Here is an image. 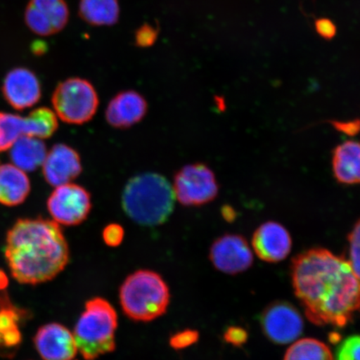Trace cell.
<instances>
[{
  "label": "cell",
  "instance_id": "obj_1",
  "mask_svg": "<svg viewBox=\"0 0 360 360\" xmlns=\"http://www.w3.org/2000/svg\"><path fill=\"white\" fill-rule=\"evenodd\" d=\"M292 285L310 321L345 327L360 308V283L348 260L325 249L296 256Z\"/></svg>",
  "mask_w": 360,
  "mask_h": 360
},
{
  "label": "cell",
  "instance_id": "obj_2",
  "mask_svg": "<svg viewBox=\"0 0 360 360\" xmlns=\"http://www.w3.org/2000/svg\"><path fill=\"white\" fill-rule=\"evenodd\" d=\"M4 254L12 276L22 285L52 281L70 260L60 224L43 218L18 220L7 233Z\"/></svg>",
  "mask_w": 360,
  "mask_h": 360
},
{
  "label": "cell",
  "instance_id": "obj_3",
  "mask_svg": "<svg viewBox=\"0 0 360 360\" xmlns=\"http://www.w3.org/2000/svg\"><path fill=\"white\" fill-rule=\"evenodd\" d=\"M126 214L142 226H158L172 214L175 199L173 187L163 175L138 174L129 179L122 193Z\"/></svg>",
  "mask_w": 360,
  "mask_h": 360
},
{
  "label": "cell",
  "instance_id": "obj_4",
  "mask_svg": "<svg viewBox=\"0 0 360 360\" xmlns=\"http://www.w3.org/2000/svg\"><path fill=\"white\" fill-rule=\"evenodd\" d=\"M120 301L126 316L134 321L150 322L167 311L169 289L159 274L139 269L121 285Z\"/></svg>",
  "mask_w": 360,
  "mask_h": 360
},
{
  "label": "cell",
  "instance_id": "obj_5",
  "mask_svg": "<svg viewBox=\"0 0 360 360\" xmlns=\"http://www.w3.org/2000/svg\"><path fill=\"white\" fill-rule=\"evenodd\" d=\"M118 314L109 301L96 297L87 301L76 323L74 336L79 352L85 360H96L114 352Z\"/></svg>",
  "mask_w": 360,
  "mask_h": 360
},
{
  "label": "cell",
  "instance_id": "obj_6",
  "mask_svg": "<svg viewBox=\"0 0 360 360\" xmlns=\"http://www.w3.org/2000/svg\"><path fill=\"white\" fill-rule=\"evenodd\" d=\"M53 110L65 123L80 125L96 115L98 96L89 81L70 78L58 84L52 96Z\"/></svg>",
  "mask_w": 360,
  "mask_h": 360
},
{
  "label": "cell",
  "instance_id": "obj_7",
  "mask_svg": "<svg viewBox=\"0 0 360 360\" xmlns=\"http://www.w3.org/2000/svg\"><path fill=\"white\" fill-rule=\"evenodd\" d=\"M58 127V116L48 108H39L26 117L0 112V152L10 150L22 136L51 138Z\"/></svg>",
  "mask_w": 360,
  "mask_h": 360
},
{
  "label": "cell",
  "instance_id": "obj_8",
  "mask_svg": "<svg viewBox=\"0 0 360 360\" xmlns=\"http://www.w3.org/2000/svg\"><path fill=\"white\" fill-rule=\"evenodd\" d=\"M175 199L184 206H201L215 200L219 184L212 169L201 164L184 166L174 175Z\"/></svg>",
  "mask_w": 360,
  "mask_h": 360
},
{
  "label": "cell",
  "instance_id": "obj_9",
  "mask_svg": "<svg viewBox=\"0 0 360 360\" xmlns=\"http://www.w3.org/2000/svg\"><path fill=\"white\" fill-rule=\"evenodd\" d=\"M47 208L53 221L65 226H75L87 219L92 209L91 195L79 184H63L56 187L49 197Z\"/></svg>",
  "mask_w": 360,
  "mask_h": 360
},
{
  "label": "cell",
  "instance_id": "obj_10",
  "mask_svg": "<svg viewBox=\"0 0 360 360\" xmlns=\"http://www.w3.org/2000/svg\"><path fill=\"white\" fill-rule=\"evenodd\" d=\"M259 321L264 335L278 345L294 342L304 330L303 319L298 309L285 301L267 306L261 314Z\"/></svg>",
  "mask_w": 360,
  "mask_h": 360
},
{
  "label": "cell",
  "instance_id": "obj_11",
  "mask_svg": "<svg viewBox=\"0 0 360 360\" xmlns=\"http://www.w3.org/2000/svg\"><path fill=\"white\" fill-rule=\"evenodd\" d=\"M210 259L215 269L228 274L246 271L254 258L245 238L238 235H224L216 240L210 250Z\"/></svg>",
  "mask_w": 360,
  "mask_h": 360
},
{
  "label": "cell",
  "instance_id": "obj_12",
  "mask_svg": "<svg viewBox=\"0 0 360 360\" xmlns=\"http://www.w3.org/2000/svg\"><path fill=\"white\" fill-rule=\"evenodd\" d=\"M34 343L44 360H74L79 352L74 335L61 323L40 327Z\"/></svg>",
  "mask_w": 360,
  "mask_h": 360
},
{
  "label": "cell",
  "instance_id": "obj_13",
  "mask_svg": "<svg viewBox=\"0 0 360 360\" xmlns=\"http://www.w3.org/2000/svg\"><path fill=\"white\" fill-rule=\"evenodd\" d=\"M43 174L53 187L70 184L82 173L79 153L65 143H57L47 153L44 161Z\"/></svg>",
  "mask_w": 360,
  "mask_h": 360
},
{
  "label": "cell",
  "instance_id": "obj_14",
  "mask_svg": "<svg viewBox=\"0 0 360 360\" xmlns=\"http://www.w3.org/2000/svg\"><path fill=\"white\" fill-rule=\"evenodd\" d=\"M2 92L8 105L18 110L35 105L42 96L37 76L25 68H16L8 72L4 80Z\"/></svg>",
  "mask_w": 360,
  "mask_h": 360
},
{
  "label": "cell",
  "instance_id": "obj_15",
  "mask_svg": "<svg viewBox=\"0 0 360 360\" xmlns=\"http://www.w3.org/2000/svg\"><path fill=\"white\" fill-rule=\"evenodd\" d=\"M252 245L259 258L266 262L276 263L289 255L292 240L289 231L282 224L269 221L256 229Z\"/></svg>",
  "mask_w": 360,
  "mask_h": 360
},
{
  "label": "cell",
  "instance_id": "obj_16",
  "mask_svg": "<svg viewBox=\"0 0 360 360\" xmlns=\"http://www.w3.org/2000/svg\"><path fill=\"white\" fill-rule=\"evenodd\" d=\"M148 111L146 98L134 90H125L112 98L105 111L108 124L116 129L132 127L145 118Z\"/></svg>",
  "mask_w": 360,
  "mask_h": 360
},
{
  "label": "cell",
  "instance_id": "obj_17",
  "mask_svg": "<svg viewBox=\"0 0 360 360\" xmlns=\"http://www.w3.org/2000/svg\"><path fill=\"white\" fill-rule=\"evenodd\" d=\"M333 172L338 182L345 186L360 184V142L345 141L333 152Z\"/></svg>",
  "mask_w": 360,
  "mask_h": 360
},
{
  "label": "cell",
  "instance_id": "obj_18",
  "mask_svg": "<svg viewBox=\"0 0 360 360\" xmlns=\"http://www.w3.org/2000/svg\"><path fill=\"white\" fill-rule=\"evenodd\" d=\"M30 188L25 171L13 164L0 165V204L8 207L21 205L29 196Z\"/></svg>",
  "mask_w": 360,
  "mask_h": 360
},
{
  "label": "cell",
  "instance_id": "obj_19",
  "mask_svg": "<svg viewBox=\"0 0 360 360\" xmlns=\"http://www.w3.org/2000/svg\"><path fill=\"white\" fill-rule=\"evenodd\" d=\"M8 150L13 165L25 172H32L42 166L48 153L42 139L29 136L17 139Z\"/></svg>",
  "mask_w": 360,
  "mask_h": 360
},
{
  "label": "cell",
  "instance_id": "obj_20",
  "mask_svg": "<svg viewBox=\"0 0 360 360\" xmlns=\"http://www.w3.org/2000/svg\"><path fill=\"white\" fill-rule=\"evenodd\" d=\"M79 15L89 24L112 25L118 21V0H80Z\"/></svg>",
  "mask_w": 360,
  "mask_h": 360
},
{
  "label": "cell",
  "instance_id": "obj_21",
  "mask_svg": "<svg viewBox=\"0 0 360 360\" xmlns=\"http://www.w3.org/2000/svg\"><path fill=\"white\" fill-rule=\"evenodd\" d=\"M283 360H334L328 346L314 339L296 341L287 350Z\"/></svg>",
  "mask_w": 360,
  "mask_h": 360
},
{
  "label": "cell",
  "instance_id": "obj_22",
  "mask_svg": "<svg viewBox=\"0 0 360 360\" xmlns=\"http://www.w3.org/2000/svg\"><path fill=\"white\" fill-rule=\"evenodd\" d=\"M29 4L46 18L56 34L64 29L69 20V8L65 0H30Z\"/></svg>",
  "mask_w": 360,
  "mask_h": 360
},
{
  "label": "cell",
  "instance_id": "obj_23",
  "mask_svg": "<svg viewBox=\"0 0 360 360\" xmlns=\"http://www.w3.org/2000/svg\"><path fill=\"white\" fill-rule=\"evenodd\" d=\"M25 22L27 26L36 34L49 36L55 34L51 22L48 21L37 8L29 4L25 11Z\"/></svg>",
  "mask_w": 360,
  "mask_h": 360
},
{
  "label": "cell",
  "instance_id": "obj_24",
  "mask_svg": "<svg viewBox=\"0 0 360 360\" xmlns=\"http://www.w3.org/2000/svg\"><path fill=\"white\" fill-rule=\"evenodd\" d=\"M348 262L360 283V219L354 224L349 237Z\"/></svg>",
  "mask_w": 360,
  "mask_h": 360
},
{
  "label": "cell",
  "instance_id": "obj_25",
  "mask_svg": "<svg viewBox=\"0 0 360 360\" xmlns=\"http://www.w3.org/2000/svg\"><path fill=\"white\" fill-rule=\"evenodd\" d=\"M334 360H360V335L349 336L342 341Z\"/></svg>",
  "mask_w": 360,
  "mask_h": 360
},
{
  "label": "cell",
  "instance_id": "obj_26",
  "mask_svg": "<svg viewBox=\"0 0 360 360\" xmlns=\"http://www.w3.org/2000/svg\"><path fill=\"white\" fill-rule=\"evenodd\" d=\"M199 332L193 330H184L175 333L169 339V345L175 350L186 349L199 340Z\"/></svg>",
  "mask_w": 360,
  "mask_h": 360
},
{
  "label": "cell",
  "instance_id": "obj_27",
  "mask_svg": "<svg viewBox=\"0 0 360 360\" xmlns=\"http://www.w3.org/2000/svg\"><path fill=\"white\" fill-rule=\"evenodd\" d=\"M103 242L109 247H118L124 240V228L118 224H110L103 229L102 233Z\"/></svg>",
  "mask_w": 360,
  "mask_h": 360
},
{
  "label": "cell",
  "instance_id": "obj_28",
  "mask_svg": "<svg viewBox=\"0 0 360 360\" xmlns=\"http://www.w3.org/2000/svg\"><path fill=\"white\" fill-rule=\"evenodd\" d=\"M224 339L229 344L235 346L244 345L248 339V334L244 328L240 327H229L224 332Z\"/></svg>",
  "mask_w": 360,
  "mask_h": 360
},
{
  "label": "cell",
  "instance_id": "obj_29",
  "mask_svg": "<svg viewBox=\"0 0 360 360\" xmlns=\"http://www.w3.org/2000/svg\"><path fill=\"white\" fill-rule=\"evenodd\" d=\"M22 335L19 327H15L1 335L0 345L6 348L18 347L21 343Z\"/></svg>",
  "mask_w": 360,
  "mask_h": 360
},
{
  "label": "cell",
  "instance_id": "obj_30",
  "mask_svg": "<svg viewBox=\"0 0 360 360\" xmlns=\"http://www.w3.org/2000/svg\"><path fill=\"white\" fill-rule=\"evenodd\" d=\"M157 33L152 26L147 25L139 29L136 35V41L139 46L146 47L154 44Z\"/></svg>",
  "mask_w": 360,
  "mask_h": 360
},
{
  "label": "cell",
  "instance_id": "obj_31",
  "mask_svg": "<svg viewBox=\"0 0 360 360\" xmlns=\"http://www.w3.org/2000/svg\"><path fill=\"white\" fill-rule=\"evenodd\" d=\"M335 128L346 134H355L360 131V120L349 121V122H335Z\"/></svg>",
  "mask_w": 360,
  "mask_h": 360
},
{
  "label": "cell",
  "instance_id": "obj_32",
  "mask_svg": "<svg viewBox=\"0 0 360 360\" xmlns=\"http://www.w3.org/2000/svg\"><path fill=\"white\" fill-rule=\"evenodd\" d=\"M316 28L319 34L326 39L332 38L335 34V26L330 20H322L316 24Z\"/></svg>",
  "mask_w": 360,
  "mask_h": 360
},
{
  "label": "cell",
  "instance_id": "obj_33",
  "mask_svg": "<svg viewBox=\"0 0 360 360\" xmlns=\"http://www.w3.org/2000/svg\"><path fill=\"white\" fill-rule=\"evenodd\" d=\"M222 215L226 221H233L236 219V214L231 207L224 206L222 209Z\"/></svg>",
  "mask_w": 360,
  "mask_h": 360
},
{
  "label": "cell",
  "instance_id": "obj_34",
  "mask_svg": "<svg viewBox=\"0 0 360 360\" xmlns=\"http://www.w3.org/2000/svg\"><path fill=\"white\" fill-rule=\"evenodd\" d=\"M8 278L6 273L2 271V270H0V290L6 289L8 285Z\"/></svg>",
  "mask_w": 360,
  "mask_h": 360
},
{
  "label": "cell",
  "instance_id": "obj_35",
  "mask_svg": "<svg viewBox=\"0 0 360 360\" xmlns=\"http://www.w3.org/2000/svg\"><path fill=\"white\" fill-rule=\"evenodd\" d=\"M0 342H1V335H0Z\"/></svg>",
  "mask_w": 360,
  "mask_h": 360
}]
</instances>
